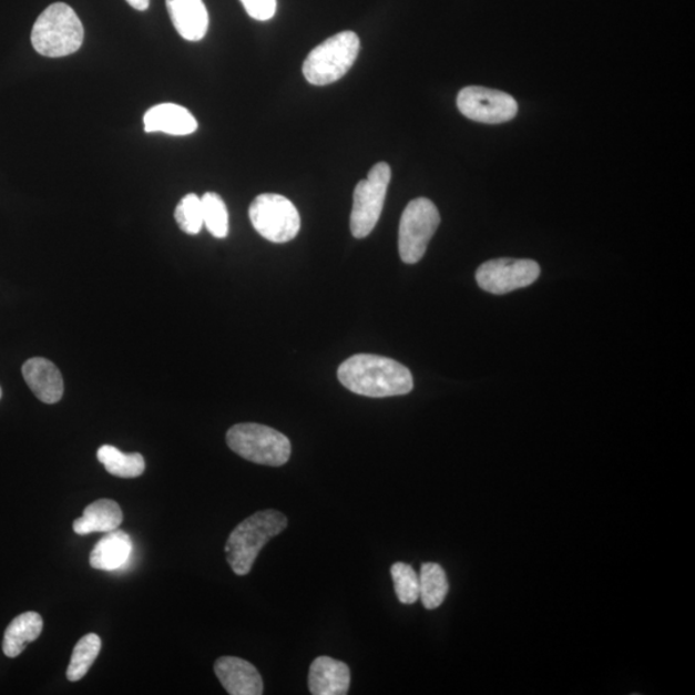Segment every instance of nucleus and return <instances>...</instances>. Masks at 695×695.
<instances>
[{
	"instance_id": "1",
	"label": "nucleus",
	"mask_w": 695,
	"mask_h": 695,
	"mask_svg": "<svg viewBox=\"0 0 695 695\" xmlns=\"http://www.w3.org/2000/svg\"><path fill=\"white\" fill-rule=\"evenodd\" d=\"M338 378L348 390L370 398L405 396L413 389L412 374L406 366L375 355L351 356L340 365Z\"/></svg>"
},
{
	"instance_id": "2",
	"label": "nucleus",
	"mask_w": 695,
	"mask_h": 695,
	"mask_svg": "<svg viewBox=\"0 0 695 695\" xmlns=\"http://www.w3.org/2000/svg\"><path fill=\"white\" fill-rule=\"evenodd\" d=\"M287 518L277 510L258 511L246 518L229 534L226 543L227 562L237 576L249 574L255 561L269 540L284 532Z\"/></svg>"
},
{
	"instance_id": "3",
	"label": "nucleus",
	"mask_w": 695,
	"mask_h": 695,
	"mask_svg": "<svg viewBox=\"0 0 695 695\" xmlns=\"http://www.w3.org/2000/svg\"><path fill=\"white\" fill-rule=\"evenodd\" d=\"M84 42L82 21L70 6L54 3L39 16L31 31V44L44 58H67Z\"/></svg>"
},
{
	"instance_id": "4",
	"label": "nucleus",
	"mask_w": 695,
	"mask_h": 695,
	"mask_svg": "<svg viewBox=\"0 0 695 695\" xmlns=\"http://www.w3.org/2000/svg\"><path fill=\"white\" fill-rule=\"evenodd\" d=\"M359 38L354 31H343L317 45L303 63V75L311 85L323 86L338 82L358 58Z\"/></svg>"
},
{
	"instance_id": "5",
	"label": "nucleus",
	"mask_w": 695,
	"mask_h": 695,
	"mask_svg": "<svg viewBox=\"0 0 695 695\" xmlns=\"http://www.w3.org/2000/svg\"><path fill=\"white\" fill-rule=\"evenodd\" d=\"M226 439L238 457L259 466L283 467L290 459L289 438L274 428L245 422L232 427Z\"/></svg>"
},
{
	"instance_id": "6",
	"label": "nucleus",
	"mask_w": 695,
	"mask_h": 695,
	"mask_svg": "<svg viewBox=\"0 0 695 695\" xmlns=\"http://www.w3.org/2000/svg\"><path fill=\"white\" fill-rule=\"evenodd\" d=\"M439 223L441 215L429 198H415L406 206L398 231L399 257L406 265H415L425 257Z\"/></svg>"
},
{
	"instance_id": "7",
	"label": "nucleus",
	"mask_w": 695,
	"mask_h": 695,
	"mask_svg": "<svg viewBox=\"0 0 695 695\" xmlns=\"http://www.w3.org/2000/svg\"><path fill=\"white\" fill-rule=\"evenodd\" d=\"M249 217L255 231L270 243H289L299 234V212L283 195L262 194L255 197L249 207Z\"/></svg>"
},
{
	"instance_id": "8",
	"label": "nucleus",
	"mask_w": 695,
	"mask_h": 695,
	"mask_svg": "<svg viewBox=\"0 0 695 695\" xmlns=\"http://www.w3.org/2000/svg\"><path fill=\"white\" fill-rule=\"evenodd\" d=\"M391 178L390 166L378 163L367 178L358 182L350 214V231L356 238H365L378 225Z\"/></svg>"
},
{
	"instance_id": "9",
	"label": "nucleus",
	"mask_w": 695,
	"mask_h": 695,
	"mask_svg": "<svg viewBox=\"0 0 695 695\" xmlns=\"http://www.w3.org/2000/svg\"><path fill=\"white\" fill-rule=\"evenodd\" d=\"M457 102L460 113L478 123L502 124L518 114V102L513 95L491 88H462Z\"/></svg>"
},
{
	"instance_id": "10",
	"label": "nucleus",
	"mask_w": 695,
	"mask_h": 695,
	"mask_svg": "<svg viewBox=\"0 0 695 695\" xmlns=\"http://www.w3.org/2000/svg\"><path fill=\"white\" fill-rule=\"evenodd\" d=\"M541 274L538 262L531 259L499 258L483 263L477 270L481 289L503 295L536 283Z\"/></svg>"
},
{
	"instance_id": "11",
	"label": "nucleus",
	"mask_w": 695,
	"mask_h": 695,
	"mask_svg": "<svg viewBox=\"0 0 695 695\" xmlns=\"http://www.w3.org/2000/svg\"><path fill=\"white\" fill-rule=\"evenodd\" d=\"M214 673L231 695H260L265 689L258 670L242 658L221 657L215 662Z\"/></svg>"
},
{
	"instance_id": "12",
	"label": "nucleus",
	"mask_w": 695,
	"mask_h": 695,
	"mask_svg": "<svg viewBox=\"0 0 695 695\" xmlns=\"http://www.w3.org/2000/svg\"><path fill=\"white\" fill-rule=\"evenodd\" d=\"M23 379L39 401L53 405L63 396V379L54 364L42 357L30 358L22 366Z\"/></svg>"
},
{
	"instance_id": "13",
	"label": "nucleus",
	"mask_w": 695,
	"mask_h": 695,
	"mask_svg": "<svg viewBox=\"0 0 695 695\" xmlns=\"http://www.w3.org/2000/svg\"><path fill=\"white\" fill-rule=\"evenodd\" d=\"M167 12L178 34L190 42L204 39L209 28V13L203 0H166Z\"/></svg>"
},
{
	"instance_id": "14",
	"label": "nucleus",
	"mask_w": 695,
	"mask_h": 695,
	"mask_svg": "<svg viewBox=\"0 0 695 695\" xmlns=\"http://www.w3.org/2000/svg\"><path fill=\"white\" fill-rule=\"evenodd\" d=\"M308 685L314 695H345L350 685L349 667L338 660L318 657L311 662Z\"/></svg>"
},
{
	"instance_id": "15",
	"label": "nucleus",
	"mask_w": 695,
	"mask_h": 695,
	"mask_svg": "<svg viewBox=\"0 0 695 695\" xmlns=\"http://www.w3.org/2000/svg\"><path fill=\"white\" fill-rule=\"evenodd\" d=\"M143 123L147 133L163 132L171 135L193 134L198 126L194 115L175 103H160L151 108L143 117Z\"/></svg>"
},
{
	"instance_id": "16",
	"label": "nucleus",
	"mask_w": 695,
	"mask_h": 695,
	"mask_svg": "<svg viewBox=\"0 0 695 695\" xmlns=\"http://www.w3.org/2000/svg\"><path fill=\"white\" fill-rule=\"evenodd\" d=\"M133 550V542L130 534L122 530L106 533L91 551L90 563L92 569L100 571H116L122 569Z\"/></svg>"
},
{
	"instance_id": "17",
	"label": "nucleus",
	"mask_w": 695,
	"mask_h": 695,
	"mask_svg": "<svg viewBox=\"0 0 695 695\" xmlns=\"http://www.w3.org/2000/svg\"><path fill=\"white\" fill-rule=\"evenodd\" d=\"M123 523V511L119 503L101 499L84 509L82 518L76 519L73 529L79 536H86L94 532L108 533L119 529Z\"/></svg>"
},
{
	"instance_id": "18",
	"label": "nucleus",
	"mask_w": 695,
	"mask_h": 695,
	"mask_svg": "<svg viewBox=\"0 0 695 695\" xmlns=\"http://www.w3.org/2000/svg\"><path fill=\"white\" fill-rule=\"evenodd\" d=\"M43 631V619L37 612H27L16 617L7 627L3 638V653L8 658L19 657L30 643L37 641Z\"/></svg>"
},
{
	"instance_id": "19",
	"label": "nucleus",
	"mask_w": 695,
	"mask_h": 695,
	"mask_svg": "<svg viewBox=\"0 0 695 695\" xmlns=\"http://www.w3.org/2000/svg\"><path fill=\"white\" fill-rule=\"evenodd\" d=\"M420 599L427 610H437L444 602L449 594L450 585L447 574L441 565L437 563H425L421 565L420 574Z\"/></svg>"
},
{
	"instance_id": "20",
	"label": "nucleus",
	"mask_w": 695,
	"mask_h": 695,
	"mask_svg": "<svg viewBox=\"0 0 695 695\" xmlns=\"http://www.w3.org/2000/svg\"><path fill=\"white\" fill-rule=\"evenodd\" d=\"M98 459L109 474L119 478H137L146 469L145 459L141 453H124L114 446H102L98 451Z\"/></svg>"
},
{
	"instance_id": "21",
	"label": "nucleus",
	"mask_w": 695,
	"mask_h": 695,
	"mask_svg": "<svg viewBox=\"0 0 695 695\" xmlns=\"http://www.w3.org/2000/svg\"><path fill=\"white\" fill-rule=\"evenodd\" d=\"M100 652L101 638L99 635L88 634L80 638L67 671L68 681L71 683L82 681L88 671L91 670L94 661L98 660Z\"/></svg>"
},
{
	"instance_id": "22",
	"label": "nucleus",
	"mask_w": 695,
	"mask_h": 695,
	"mask_svg": "<svg viewBox=\"0 0 695 695\" xmlns=\"http://www.w3.org/2000/svg\"><path fill=\"white\" fill-rule=\"evenodd\" d=\"M204 226L214 237L226 238L229 231L228 211L218 194L206 193L202 197Z\"/></svg>"
},
{
	"instance_id": "23",
	"label": "nucleus",
	"mask_w": 695,
	"mask_h": 695,
	"mask_svg": "<svg viewBox=\"0 0 695 695\" xmlns=\"http://www.w3.org/2000/svg\"><path fill=\"white\" fill-rule=\"evenodd\" d=\"M390 573L398 601L406 605L417 603L420 596V582L419 574L412 566L398 562L391 565Z\"/></svg>"
},
{
	"instance_id": "24",
	"label": "nucleus",
	"mask_w": 695,
	"mask_h": 695,
	"mask_svg": "<svg viewBox=\"0 0 695 695\" xmlns=\"http://www.w3.org/2000/svg\"><path fill=\"white\" fill-rule=\"evenodd\" d=\"M174 218L187 235H197L204 226L202 198L195 194L183 197L175 207Z\"/></svg>"
},
{
	"instance_id": "25",
	"label": "nucleus",
	"mask_w": 695,
	"mask_h": 695,
	"mask_svg": "<svg viewBox=\"0 0 695 695\" xmlns=\"http://www.w3.org/2000/svg\"><path fill=\"white\" fill-rule=\"evenodd\" d=\"M252 19L268 21L277 11L276 0H239Z\"/></svg>"
},
{
	"instance_id": "26",
	"label": "nucleus",
	"mask_w": 695,
	"mask_h": 695,
	"mask_svg": "<svg viewBox=\"0 0 695 695\" xmlns=\"http://www.w3.org/2000/svg\"><path fill=\"white\" fill-rule=\"evenodd\" d=\"M126 3L132 6L134 10L146 11L150 6V0H126Z\"/></svg>"
},
{
	"instance_id": "27",
	"label": "nucleus",
	"mask_w": 695,
	"mask_h": 695,
	"mask_svg": "<svg viewBox=\"0 0 695 695\" xmlns=\"http://www.w3.org/2000/svg\"><path fill=\"white\" fill-rule=\"evenodd\" d=\"M0 398H2V388H0Z\"/></svg>"
}]
</instances>
